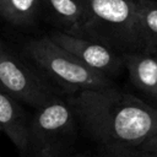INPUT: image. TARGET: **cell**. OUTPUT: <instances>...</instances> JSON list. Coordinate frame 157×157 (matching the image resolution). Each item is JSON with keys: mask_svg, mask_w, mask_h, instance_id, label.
<instances>
[{"mask_svg": "<svg viewBox=\"0 0 157 157\" xmlns=\"http://www.w3.org/2000/svg\"><path fill=\"white\" fill-rule=\"evenodd\" d=\"M156 56H157V55H156Z\"/></svg>", "mask_w": 157, "mask_h": 157, "instance_id": "e0dca14e", "label": "cell"}, {"mask_svg": "<svg viewBox=\"0 0 157 157\" xmlns=\"http://www.w3.org/2000/svg\"><path fill=\"white\" fill-rule=\"evenodd\" d=\"M0 132H1V130H0Z\"/></svg>", "mask_w": 157, "mask_h": 157, "instance_id": "9a60e30c", "label": "cell"}, {"mask_svg": "<svg viewBox=\"0 0 157 157\" xmlns=\"http://www.w3.org/2000/svg\"><path fill=\"white\" fill-rule=\"evenodd\" d=\"M66 101L80 129L97 145L140 146L157 135V109L117 86L83 91Z\"/></svg>", "mask_w": 157, "mask_h": 157, "instance_id": "6da1fadb", "label": "cell"}, {"mask_svg": "<svg viewBox=\"0 0 157 157\" xmlns=\"http://www.w3.org/2000/svg\"><path fill=\"white\" fill-rule=\"evenodd\" d=\"M91 21L87 38L120 55L144 53V42L135 0H86Z\"/></svg>", "mask_w": 157, "mask_h": 157, "instance_id": "3957f363", "label": "cell"}, {"mask_svg": "<svg viewBox=\"0 0 157 157\" xmlns=\"http://www.w3.org/2000/svg\"><path fill=\"white\" fill-rule=\"evenodd\" d=\"M144 53L157 55V0H135Z\"/></svg>", "mask_w": 157, "mask_h": 157, "instance_id": "8fae6325", "label": "cell"}, {"mask_svg": "<svg viewBox=\"0 0 157 157\" xmlns=\"http://www.w3.org/2000/svg\"><path fill=\"white\" fill-rule=\"evenodd\" d=\"M94 157H157V152H152L140 146L125 145H97Z\"/></svg>", "mask_w": 157, "mask_h": 157, "instance_id": "7c38bea8", "label": "cell"}, {"mask_svg": "<svg viewBox=\"0 0 157 157\" xmlns=\"http://www.w3.org/2000/svg\"><path fill=\"white\" fill-rule=\"evenodd\" d=\"M49 37L59 47L75 55L83 65L110 80L125 70L124 56L99 42L72 37L60 31L52 32Z\"/></svg>", "mask_w": 157, "mask_h": 157, "instance_id": "8992f818", "label": "cell"}, {"mask_svg": "<svg viewBox=\"0 0 157 157\" xmlns=\"http://www.w3.org/2000/svg\"><path fill=\"white\" fill-rule=\"evenodd\" d=\"M0 87L20 103L38 109L63 93L31 63L0 40Z\"/></svg>", "mask_w": 157, "mask_h": 157, "instance_id": "5b68a950", "label": "cell"}, {"mask_svg": "<svg viewBox=\"0 0 157 157\" xmlns=\"http://www.w3.org/2000/svg\"><path fill=\"white\" fill-rule=\"evenodd\" d=\"M78 130L66 98L53 99L29 118L27 157H71L76 152Z\"/></svg>", "mask_w": 157, "mask_h": 157, "instance_id": "277c9868", "label": "cell"}, {"mask_svg": "<svg viewBox=\"0 0 157 157\" xmlns=\"http://www.w3.org/2000/svg\"><path fill=\"white\" fill-rule=\"evenodd\" d=\"M42 9L59 27L58 31L87 38L91 13L86 0H42Z\"/></svg>", "mask_w": 157, "mask_h": 157, "instance_id": "52a82bcc", "label": "cell"}, {"mask_svg": "<svg viewBox=\"0 0 157 157\" xmlns=\"http://www.w3.org/2000/svg\"><path fill=\"white\" fill-rule=\"evenodd\" d=\"M29 118L22 104L0 88V130L11 140L22 157L28 156Z\"/></svg>", "mask_w": 157, "mask_h": 157, "instance_id": "9c48e42d", "label": "cell"}, {"mask_svg": "<svg viewBox=\"0 0 157 157\" xmlns=\"http://www.w3.org/2000/svg\"><path fill=\"white\" fill-rule=\"evenodd\" d=\"M71 157H94L93 155H90L87 152H75Z\"/></svg>", "mask_w": 157, "mask_h": 157, "instance_id": "5bb4252c", "label": "cell"}, {"mask_svg": "<svg viewBox=\"0 0 157 157\" xmlns=\"http://www.w3.org/2000/svg\"><path fill=\"white\" fill-rule=\"evenodd\" d=\"M128 77L144 101L157 109V56L147 53L123 55Z\"/></svg>", "mask_w": 157, "mask_h": 157, "instance_id": "ba28073f", "label": "cell"}, {"mask_svg": "<svg viewBox=\"0 0 157 157\" xmlns=\"http://www.w3.org/2000/svg\"><path fill=\"white\" fill-rule=\"evenodd\" d=\"M0 88H1V87H0Z\"/></svg>", "mask_w": 157, "mask_h": 157, "instance_id": "2e32d148", "label": "cell"}, {"mask_svg": "<svg viewBox=\"0 0 157 157\" xmlns=\"http://www.w3.org/2000/svg\"><path fill=\"white\" fill-rule=\"evenodd\" d=\"M23 50L29 61L66 97L83 91L115 87L113 80L83 65L49 36L29 39Z\"/></svg>", "mask_w": 157, "mask_h": 157, "instance_id": "7a4b0ae2", "label": "cell"}, {"mask_svg": "<svg viewBox=\"0 0 157 157\" xmlns=\"http://www.w3.org/2000/svg\"><path fill=\"white\" fill-rule=\"evenodd\" d=\"M140 147L148 150V151H152V152H157V135L151 137L150 140L145 141L142 145H140Z\"/></svg>", "mask_w": 157, "mask_h": 157, "instance_id": "4fadbf2b", "label": "cell"}, {"mask_svg": "<svg viewBox=\"0 0 157 157\" xmlns=\"http://www.w3.org/2000/svg\"><path fill=\"white\" fill-rule=\"evenodd\" d=\"M40 10L42 0H0V17L12 26L33 25Z\"/></svg>", "mask_w": 157, "mask_h": 157, "instance_id": "30bf717a", "label": "cell"}]
</instances>
